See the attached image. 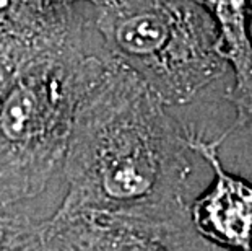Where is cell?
I'll return each instance as SVG.
<instances>
[{
    "label": "cell",
    "instance_id": "7",
    "mask_svg": "<svg viewBox=\"0 0 252 251\" xmlns=\"http://www.w3.org/2000/svg\"><path fill=\"white\" fill-rule=\"evenodd\" d=\"M217 30L218 56L234 71L226 100L236 109L234 127L252 124V38L251 0H195Z\"/></svg>",
    "mask_w": 252,
    "mask_h": 251
},
{
    "label": "cell",
    "instance_id": "6",
    "mask_svg": "<svg viewBox=\"0 0 252 251\" xmlns=\"http://www.w3.org/2000/svg\"><path fill=\"white\" fill-rule=\"evenodd\" d=\"M91 15L67 0H0V39L41 49L85 33Z\"/></svg>",
    "mask_w": 252,
    "mask_h": 251
},
{
    "label": "cell",
    "instance_id": "4",
    "mask_svg": "<svg viewBox=\"0 0 252 251\" xmlns=\"http://www.w3.org/2000/svg\"><path fill=\"white\" fill-rule=\"evenodd\" d=\"M192 227L189 209L171 215L54 211L41 251H215Z\"/></svg>",
    "mask_w": 252,
    "mask_h": 251
},
{
    "label": "cell",
    "instance_id": "2",
    "mask_svg": "<svg viewBox=\"0 0 252 251\" xmlns=\"http://www.w3.org/2000/svg\"><path fill=\"white\" fill-rule=\"evenodd\" d=\"M93 26L23 51L0 78V204L21 206L62 184L77 108L104 66Z\"/></svg>",
    "mask_w": 252,
    "mask_h": 251
},
{
    "label": "cell",
    "instance_id": "1",
    "mask_svg": "<svg viewBox=\"0 0 252 251\" xmlns=\"http://www.w3.org/2000/svg\"><path fill=\"white\" fill-rule=\"evenodd\" d=\"M190 153L187 127L168 114L142 78L108 54L77 108L56 211H187Z\"/></svg>",
    "mask_w": 252,
    "mask_h": 251
},
{
    "label": "cell",
    "instance_id": "8",
    "mask_svg": "<svg viewBox=\"0 0 252 251\" xmlns=\"http://www.w3.org/2000/svg\"><path fill=\"white\" fill-rule=\"evenodd\" d=\"M31 209V204H0V251H41L49 215H37Z\"/></svg>",
    "mask_w": 252,
    "mask_h": 251
},
{
    "label": "cell",
    "instance_id": "5",
    "mask_svg": "<svg viewBox=\"0 0 252 251\" xmlns=\"http://www.w3.org/2000/svg\"><path fill=\"white\" fill-rule=\"evenodd\" d=\"M226 134L207 141L187 129V143L213 170V181L189 204L192 227L213 247L229 251H252V183L229 173L220 160V145Z\"/></svg>",
    "mask_w": 252,
    "mask_h": 251
},
{
    "label": "cell",
    "instance_id": "3",
    "mask_svg": "<svg viewBox=\"0 0 252 251\" xmlns=\"http://www.w3.org/2000/svg\"><path fill=\"white\" fill-rule=\"evenodd\" d=\"M91 25L104 51L166 106L190 103L226 72L215 25L195 0H109Z\"/></svg>",
    "mask_w": 252,
    "mask_h": 251
},
{
    "label": "cell",
    "instance_id": "10",
    "mask_svg": "<svg viewBox=\"0 0 252 251\" xmlns=\"http://www.w3.org/2000/svg\"><path fill=\"white\" fill-rule=\"evenodd\" d=\"M68 3H72V5H80V3H88L91 5L93 8H99V7H103V5H106L109 2V0H67Z\"/></svg>",
    "mask_w": 252,
    "mask_h": 251
},
{
    "label": "cell",
    "instance_id": "9",
    "mask_svg": "<svg viewBox=\"0 0 252 251\" xmlns=\"http://www.w3.org/2000/svg\"><path fill=\"white\" fill-rule=\"evenodd\" d=\"M23 51H30V49H23V47L15 46V44H12V42L0 39V78L3 77L5 71H7L8 66H10V62H12L13 59Z\"/></svg>",
    "mask_w": 252,
    "mask_h": 251
}]
</instances>
